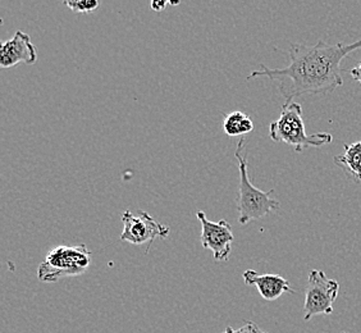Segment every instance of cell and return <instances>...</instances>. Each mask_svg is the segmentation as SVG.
Segmentation results:
<instances>
[{"instance_id":"1","label":"cell","mask_w":361,"mask_h":333,"mask_svg":"<svg viewBox=\"0 0 361 333\" xmlns=\"http://www.w3.org/2000/svg\"><path fill=\"white\" fill-rule=\"evenodd\" d=\"M361 49V40L353 44L317 42L313 47L304 44L290 45V64L285 68H269L260 64V70L252 71L246 80L268 77L278 81V87L291 102L305 94L326 95L343 85L340 66L343 58Z\"/></svg>"},{"instance_id":"2","label":"cell","mask_w":361,"mask_h":333,"mask_svg":"<svg viewBox=\"0 0 361 333\" xmlns=\"http://www.w3.org/2000/svg\"><path fill=\"white\" fill-rule=\"evenodd\" d=\"M269 136L276 143H285L287 145L293 146L298 153H301L305 147L328 145L334 141V136L328 132L314 135L306 133L302 107L293 100L286 102L281 109L279 119L271 122Z\"/></svg>"},{"instance_id":"3","label":"cell","mask_w":361,"mask_h":333,"mask_svg":"<svg viewBox=\"0 0 361 333\" xmlns=\"http://www.w3.org/2000/svg\"><path fill=\"white\" fill-rule=\"evenodd\" d=\"M245 143L246 140L243 138L240 139L235 152V157L238 162V172H240L237 210L240 213L238 222L243 226L254 219H260L265 215L271 214V212L281 208L279 202L271 196L274 193V190L262 191L252 185L249 177V171H247L249 169L247 158L243 154Z\"/></svg>"},{"instance_id":"4","label":"cell","mask_w":361,"mask_h":333,"mask_svg":"<svg viewBox=\"0 0 361 333\" xmlns=\"http://www.w3.org/2000/svg\"><path fill=\"white\" fill-rule=\"evenodd\" d=\"M91 262V251L85 245H61L50 250L45 260L39 265L37 277L42 282H56L61 278L80 276L87 271Z\"/></svg>"},{"instance_id":"5","label":"cell","mask_w":361,"mask_h":333,"mask_svg":"<svg viewBox=\"0 0 361 333\" xmlns=\"http://www.w3.org/2000/svg\"><path fill=\"white\" fill-rule=\"evenodd\" d=\"M340 284L326 276V273L313 270L309 273L304 304V320H312L319 314H332L334 303L338 296Z\"/></svg>"},{"instance_id":"6","label":"cell","mask_w":361,"mask_h":333,"mask_svg":"<svg viewBox=\"0 0 361 333\" xmlns=\"http://www.w3.org/2000/svg\"><path fill=\"white\" fill-rule=\"evenodd\" d=\"M123 231L121 235V241L133 243L136 246L149 243V248L157 238H167L169 229L164 224H160L152 215L142 210L135 215L130 210L122 213Z\"/></svg>"},{"instance_id":"7","label":"cell","mask_w":361,"mask_h":333,"mask_svg":"<svg viewBox=\"0 0 361 333\" xmlns=\"http://www.w3.org/2000/svg\"><path fill=\"white\" fill-rule=\"evenodd\" d=\"M197 219L202 223V243L204 249L213 251L218 262H227L232 251L235 235L231 223L227 221L212 222L204 212H197Z\"/></svg>"},{"instance_id":"8","label":"cell","mask_w":361,"mask_h":333,"mask_svg":"<svg viewBox=\"0 0 361 333\" xmlns=\"http://www.w3.org/2000/svg\"><path fill=\"white\" fill-rule=\"evenodd\" d=\"M37 61V52L31 37L23 31H17L8 42H1L0 45V67L3 70L14 67L16 64H34Z\"/></svg>"},{"instance_id":"9","label":"cell","mask_w":361,"mask_h":333,"mask_svg":"<svg viewBox=\"0 0 361 333\" xmlns=\"http://www.w3.org/2000/svg\"><path fill=\"white\" fill-rule=\"evenodd\" d=\"M243 281L247 286H255L262 298L273 301L281 298L285 292L295 293L290 282L279 274H260L257 271L243 272Z\"/></svg>"},{"instance_id":"10","label":"cell","mask_w":361,"mask_h":333,"mask_svg":"<svg viewBox=\"0 0 361 333\" xmlns=\"http://www.w3.org/2000/svg\"><path fill=\"white\" fill-rule=\"evenodd\" d=\"M336 166L350 178L361 182V141L345 145V153L334 157Z\"/></svg>"},{"instance_id":"11","label":"cell","mask_w":361,"mask_h":333,"mask_svg":"<svg viewBox=\"0 0 361 333\" xmlns=\"http://www.w3.org/2000/svg\"><path fill=\"white\" fill-rule=\"evenodd\" d=\"M254 130V123L243 111H232L224 116L223 131L227 136H243Z\"/></svg>"},{"instance_id":"12","label":"cell","mask_w":361,"mask_h":333,"mask_svg":"<svg viewBox=\"0 0 361 333\" xmlns=\"http://www.w3.org/2000/svg\"><path fill=\"white\" fill-rule=\"evenodd\" d=\"M64 6L76 13H92L100 6V3L97 0H72L64 1Z\"/></svg>"},{"instance_id":"13","label":"cell","mask_w":361,"mask_h":333,"mask_svg":"<svg viewBox=\"0 0 361 333\" xmlns=\"http://www.w3.org/2000/svg\"><path fill=\"white\" fill-rule=\"evenodd\" d=\"M222 333H268L264 332V331H262L259 326H257L254 322H250V320H247L243 327H240V328H232V327H227L226 328V331Z\"/></svg>"},{"instance_id":"14","label":"cell","mask_w":361,"mask_h":333,"mask_svg":"<svg viewBox=\"0 0 361 333\" xmlns=\"http://www.w3.org/2000/svg\"><path fill=\"white\" fill-rule=\"evenodd\" d=\"M348 73H350V76L361 85V62L359 63V66H356L353 70L348 71Z\"/></svg>"},{"instance_id":"15","label":"cell","mask_w":361,"mask_h":333,"mask_svg":"<svg viewBox=\"0 0 361 333\" xmlns=\"http://www.w3.org/2000/svg\"><path fill=\"white\" fill-rule=\"evenodd\" d=\"M150 6L155 12H161V11H164V8L169 6V1H153Z\"/></svg>"},{"instance_id":"16","label":"cell","mask_w":361,"mask_h":333,"mask_svg":"<svg viewBox=\"0 0 361 333\" xmlns=\"http://www.w3.org/2000/svg\"><path fill=\"white\" fill-rule=\"evenodd\" d=\"M180 1H169V6H178Z\"/></svg>"},{"instance_id":"17","label":"cell","mask_w":361,"mask_h":333,"mask_svg":"<svg viewBox=\"0 0 361 333\" xmlns=\"http://www.w3.org/2000/svg\"><path fill=\"white\" fill-rule=\"evenodd\" d=\"M341 333H346V332H341Z\"/></svg>"}]
</instances>
